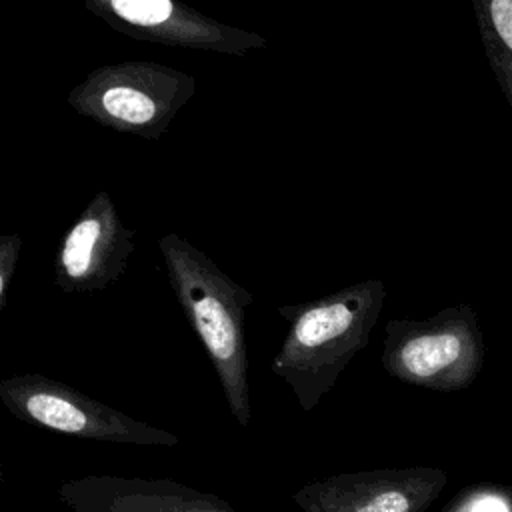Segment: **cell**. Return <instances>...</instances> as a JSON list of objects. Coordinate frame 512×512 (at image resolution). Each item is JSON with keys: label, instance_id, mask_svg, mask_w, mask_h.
Wrapping results in <instances>:
<instances>
[{"label": "cell", "instance_id": "1", "mask_svg": "<svg viewBox=\"0 0 512 512\" xmlns=\"http://www.w3.org/2000/svg\"><path fill=\"white\" fill-rule=\"evenodd\" d=\"M384 300V280L368 278L308 302L278 306L288 330L270 368L304 412L320 404L368 344Z\"/></svg>", "mask_w": 512, "mask_h": 512}, {"label": "cell", "instance_id": "2", "mask_svg": "<svg viewBox=\"0 0 512 512\" xmlns=\"http://www.w3.org/2000/svg\"><path fill=\"white\" fill-rule=\"evenodd\" d=\"M158 250L172 292L220 380L230 414L240 426H248L252 406L248 390L246 310L254 302V294L176 232L160 236Z\"/></svg>", "mask_w": 512, "mask_h": 512}, {"label": "cell", "instance_id": "3", "mask_svg": "<svg viewBox=\"0 0 512 512\" xmlns=\"http://www.w3.org/2000/svg\"><path fill=\"white\" fill-rule=\"evenodd\" d=\"M196 94V78L184 70L124 60L90 70L66 96L70 108L110 130L158 140Z\"/></svg>", "mask_w": 512, "mask_h": 512}, {"label": "cell", "instance_id": "4", "mask_svg": "<svg viewBox=\"0 0 512 512\" xmlns=\"http://www.w3.org/2000/svg\"><path fill=\"white\" fill-rule=\"evenodd\" d=\"M382 368L392 378L436 390L468 388L484 362V338L472 306H448L424 320L392 318L384 328Z\"/></svg>", "mask_w": 512, "mask_h": 512}, {"label": "cell", "instance_id": "5", "mask_svg": "<svg viewBox=\"0 0 512 512\" xmlns=\"http://www.w3.org/2000/svg\"><path fill=\"white\" fill-rule=\"evenodd\" d=\"M0 402L22 422L72 438L160 448L180 444L176 434L140 422L42 374L26 372L0 380Z\"/></svg>", "mask_w": 512, "mask_h": 512}, {"label": "cell", "instance_id": "6", "mask_svg": "<svg viewBox=\"0 0 512 512\" xmlns=\"http://www.w3.org/2000/svg\"><path fill=\"white\" fill-rule=\"evenodd\" d=\"M112 30L136 40L188 50L246 56L266 46V38L216 18L182 0H82Z\"/></svg>", "mask_w": 512, "mask_h": 512}, {"label": "cell", "instance_id": "7", "mask_svg": "<svg viewBox=\"0 0 512 512\" xmlns=\"http://www.w3.org/2000/svg\"><path fill=\"white\" fill-rule=\"evenodd\" d=\"M448 474L434 466L344 472L304 484L292 500L302 512H424Z\"/></svg>", "mask_w": 512, "mask_h": 512}, {"label": "cell", "instance_id": "8", "mask_svg": "<svg viewBox=\"0 0 512 512\" xmlns=\"http://www.w3.org/2000/svg\"><path fill=\"white\" fill-rule=\"evenodd\" d=\"M134 248V230L120 218L114 198L100 190L58 244L54 284L70 294L104 290L126 272Z\"/></svg>", "mask_w": 512, "mask_h": 512}, {"label": "cell", "instance_id": "9", "mask_svg": "<svg viewBox=\"0 0 512 512\" xmlns=\"http://www.w3.org/2000/svg\"><path fill=\"white\" fill-rule=\"evenodd\" d=\"M68 512H238L224 498L170 478L82 476L58 486Z\"/></svg>", "mask_w": 512, "mask_h": 512}, {"label": "cell", "instance_id": "10", "mask_svg": "<svg viewBox=\"0 0 512 512\" xmlns=\"http://www.w3.org/2000/svg\"><path fill=\"white\" fill-rule=\"evenodd\" d=\"M488 64L512 110V0H472Z\"/></svg>", "mask_w": 512, "mask_h": 512}, {"label": "cell", "instance_id": "11", "mask_svg": "<svg viewBox=\"0 0 512 512\" xmlns=\"http://www.w3.org/2000/svg\"><path fill=\"white\" fill-rule=\"evenodd\" d=\"M442 512H512V482L468 486Z\"/></svg>", "mask_w": 512, "mask_h": 512}, {"label": "cell", "instance_id": "12", "mask_svg": "<svg viewBox=\"0 0 512 512\" xmlns=\"http://www.w3.org/2000/svg\"><path fill=\"white\" fill-rule=\"evenodd\" d=\"M20 248L22 236L18 232L0 236V310H4L8 302V294L16 276Z\"/></svg>", "mask_w": 512, "mask_h": 512}, {"label": "cell", "instance_id": "13", "mask_svg": "<svg viewBox=\"0 0 512 512\" xmlns=\"http://www.w3.org/2000/svg\"><path fill=\"white\" fill-rule=\"evenodd\" d=\"M2 512H4V510H2Z\"/></svg>", "mask_w": 512, "mask_h": 512}]
</instances>
